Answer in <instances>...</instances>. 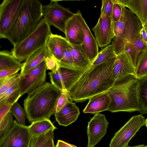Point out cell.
<instances>
[{
	"instance_id": "cell-21",
	"label": "cell",
	"mask_w": 147,
	"mask_h": 147,
	"mask_svg": "<svg viewBox=\"0 0 147 147\" xmlns=\"http://www.w3.org/2000/svg\"><path fill=\"white\" fill-rule=\"evenodd\" d=\"M89 99L83 110L84 113L96 114L108 110L110 98L107 92L94 96Z\"/></svg>"
},
{
	"instance_id": "cell-41",
	"label": "cell",
	"mask_w": 147,
	"mask_h": 147,
	"mask_svg": "<svg viewBox=\"0 0 147 147\" xmlns=\"http://www.w3.org/2000/svg\"><path fill=\"white\" fill-rule=\"evenodd\" d=\"M21 69L0 70V79H1L15 74Z\"/></svg>"
},
{
	"instance_id": "cell-19",
	"label": "cell",
	"mask_w": 147,
	"mask_h": 147,
	"mask_svg": "<svg viewBox=\"0 0 147 147\" xmlns=\"http://www.w3.org/2000/svg\"><path fill=\"white\" fill-rule=\"evenodd\" d=\"M54 114L59 124L67 127L77 120L80 111L75 103L69 100L61 110Z\"/></svg>"
},
{
	"instance_id": "cell-40",
	"label": "cell",
	"mask_w": 147,
	"mask_h": 147,
	"mask_svg": "<svg viewBox=\"0 0 147 147\" xmlns=\"http://www.w3.org/2000/svg\"><path fill=\"white\" fill-rule=\"evenodd\" d=\"M113 5L112 18L113 22H114L118 21L120 19L122 14V5L113 1Z\"/></svg>"
},
{
	"instance_id": "cell-15",
	"label": "cell",
	"mask_w": 147,
	"mask_h": 147,
	"mask_svg": "<svg viewBox=\"0 0 147 147\" xmlns=\"http://www.w3.org/2000/svg\"><path fill=\"white\" fill-rule=\"evenodd\" d=\"M82 15L78 10L66 24L64 34L65 38L71 44L81 45L82 44L84 32L81 21Z\"/></svg>"
},
{
	"instance_id": "cell-23",
	"label": "cell",
	"mask_w": 147,
	"mask_h": 147,
	"mask_svg": "<svg viewBox=\"0 0 147 147\" xmlns=\"http://www.w3.org/2000/svg\"><path fill=\"white\" fill-rule=\"evenodd\" d=\"M68 48L73 57L76 70L86 71L90 65L91 62L87 56L82 45L69 44Z\"/></svg>"
},
{
	"instance_id": "cell-17",
	"label": "cell",
	"mask_w": 147,
	"mask_h": 147,
	"mask_svg": "<svg viewBox=\"0 0 147 147\" xmlns=\"http://www.w3.org/2000/svg\"><path fill=\"white\" fill-rule=\"evenodd\" d=\"M81 21L84 32V40L81 45L92 63L98 53V46L82 15L81 17Z\"/></svg>"
},
{
	"instance_id": "cell-11",
	"label": "cell",
	"mask_w": 147,
	"mask_h": 147,
	"mask_svg": "<svg viewBox=\"0 0 147 147\" xmlns=\"http://www.w3.org/2000/svg\"><path fill=\"white\" fill-rule=\"evenodd\" d=\"M46 69L45 60L26 76L21 77L20 90L21 96L34 91L45 83Z\"/></svg>"
},
{
	"instance_id": "cell-4",
	"label": "cell",
	"mask_w": 147,
	"mask_h": 147,
	"mask_svg": "<svg viewBox=\"0 0 147 147\" xmlns=\"http://www.w3.org/2000/svg\"><path fill=\"white\" fill-rule=\"evenodd\" d=\"M138 79L130 75L117 81L107 92L110 98L108 110L111 112L138 111Z\"/></svg>"
},
{
	"instance_id": "cell-42",
	"label": "cell",
	"mask_w": 147,
	"mask_h": 147,
	"mask_svg": "<svg viewBox=\"0 0 147 147\" xmlns=\"http://www.w3.org/2000/svg\"><path fill=\"white\" fill-rule=\"evenodd\" d=\"M140 37L145 45L147 46V34L143 26H142L140 32Z\"/></svg>"
},
{
	"instance_id": "cell-3",
	"label": "cell",
	"mask_w": 147,
	"mask_h": 147,
	"mask_svg": "<svg viewBox=\"0 0 147 147\" xmlns=\"http://www.w3.org/2000/svg\"><path fill=\"white\" fill-rule=\"evenodd\" d=\"M123 9L124 31L120 36L113 38L111 45L117 56L124 51L128 53L136 69L140 54L146 46L140 37L142 26L134 13L124 6Z\"/></svg>"
},
{
	"instance_id": "cell-45",
	"label": "cell",
	"mask_w": 147,
	"mask_h": 147,
	"mask_svg": "<svg viewBox=\"0 0 147 147\" xmlns=\"http://www.w3.org/2000/svg\"><path fill=\"white\" fill-rule=\"evenodd\" d=\"M126 147H146V146L144 144H140L134 146H128Z\"/></svg>"
},
{
	"instance_id": "cell-18",
	"label": "cell",
	"mask_w": 147,
	"mask_h": 147,
	"mask_svg": "<svg viewBox=\"0 0 147 147\" xmlns=\"http://www.w3.org/2000/svg\"><path fill=\"white\" fill-rule=\"evenodd\" d=\"M69 44L65 37L52 33L46 45L48 53L53 56L59 62Z\"/></svg>"
},
{
	"instance_id": "cell-47",
	"label": "cell",
	"mask_w": 147,
	"mask_h": 147,
	"mask_svg": "<svg viewBox=\"0 0 147 147\" xmlns=\"http://www.w3.org/2000/svg\"><path fill=\"white\" fill-rule=\"evenodd\" d=\"M145 125H146L147 128V118L146 119H145Z\"/></svg>"
},
{
	"instance_id": "cell-36",
	"label": "cell",
	"mask_w": 147,
	"mask_h": 147,
	"mask_svg": "<svg viewBox=\"0 0 147 147\" xmlns=\"http://www.w3.org/2000/svg\"><path fill=\"white\" fill-rule=\"evenodd\" d=\"M21 78L10 86L2 95L0 96V106L2 105L14 92L20 88Z\"/></svg>"
},
{
	"instance_id": "cell-33",
	"label": "cell",
	"mask_w": 147,
	"mask_h": 147,
	"mask_svg": "<svg viewBox=\"0 0 147 147\" xmlns=\"http://www.w3.org/2000/svg\"><path fill=\"white\" fill-rule=\"evenodd\" d=\"M59 63L60 67L77 70L75 67L73 57L68 47Z\"/></svg>"
},
{
	"instance_id": "cell-37",
	"label": "cell",
	"mask_w": 147,
	"mask_h": 147,
	"mask_svg": "<svg viewBox=\"0 0 147 147\" xmlns=\"http://www.w3.org/2000/svg\"><path fill=\"white\" fill-rule=\"evenodd\" d=\"M113 5L112 0H102L100 16L112 18Z\"/></svg>"
},
{
	"instance_id": "cell-27",
	"label": "cell",
	"mask_w": 147,
	"mask_h": 147,
	"mask_svg": "<svg viewBox=\"0 0 147 147\" xmlns=\"http://www.w3.org/2000/svg\"><path fill=\"white\" fill-rule=\"evenodd\" d=\"M117 56L112 45H109L101 48L91 65L92 66H96Z\"/></svg>"
},
{
	"instance_id": "cell-43",
	"label": "cell",
	"mask_w": 147,
	"mask_h": 147,
	"mask_svg": "<svg viewBox=\"0 0 147 147\" xmlns=\"http://www.w3.org/2000/svg\"><path fill=\"white\" fill-rule=\"evenodd\" d=\"M55 147H77L61 140H58Z\"/></svg>"
},
{
	"instance_id": "cell-2",
	"label": "cell",
	"mask_w": 147,
	"mask_h": 147,
	"mask_svg": "<svg viewBox=\"0 0 147 147\" xmlns=\"http://www.w3.org/2000/svg\"><path fill=\"white\" fill-rule=\"evenodd\" d=\"M62 91L51 83L42 86L28 94L24 101L26 116L31 123L49 119L55 113V107Z\"/></svg>"
},
{
	"instance_id": "cell-29",
	"label": "cell",
	"mask_w": 147,
	"mask_h": 147,
	"mask_svg": "<svg viewBox=\"0 0 147 147\" xmlns=\"http://www.w3.org/2000/svg\"><path fill=\"white\" fill-rule=\"evenodd\" d=\"M21 96L20 88L12 94L4 104L0 106V122L9 112L12 106L17 102Z\"/></svg>"
},
{
	"instance_id": "cell-39",
	"label": "cell",
	"mask_w": 147,
	"mask_h": 147,
	"mask_svg": "<svg viewBox=\"0 0 147 147\" xmlns=\"http://www.w3.org/2000/svg\"><path fill=\"white\" fill-rule=\"evenodd\" d=\"M69 98L67 92H62L61 94L57 101L55 110V113L61 110L67 102Z\"/></svg>"
},
{
	"instance_id": "cell-25",
	"label": "cell",
	"mask_w": 147,
	"mask_h": 147,
	"mask_svg": "<svg viewBox=\"0 0 147 147\" xmlns=\"http://www.w3.org/2000/svg\"><path fill=\"white\" fill-rule=\"evenodd\" d=\"M22 64L16 58L12 53L8 51H0V70L21 69Z\"/></svg>"
},
{
	"instance_id": "cell-31",
	"label": "cell",
	"mask_w": 147,
	"mask_h": 147,
	"mask_svg": "<svg viewBox=\"0 0 147 147\" xmlns=\"http://www.w3.org/2000/svg\"><path fill=\"white\" fill-rule=\"evenodd\" d=\"M10 112L16 118L20 124L26 125V115L23 108L17 102L15 103L10 109Z\"/></svg>"
},
{
	"instance_id": "cell-6",
	"label": "cell",
	"mask_w": 147,
	"mask_h": 147,
	"mask_svg": "<svg viewBox=\"0 0 147 147\" xmlns=\"http://www.w3.org/2000/svg\"><path fill=\"white\" fill-rule=\"evenodd\" d=\"M50 26L42 18L34 31L20 42L13 46L11 52L13 56L21 62L45 47L52 33Z\"/></svg>"
},
{
	"instance_id": "cell-24",
	"label": "cell",
	"mask_w": 147,
	"mask_h": 147,
	"mask_svg": "<svg viewBox=\"0 0 147 147\" xmlns=\"http://www.w3.org/2000/svg\"><path fill=\"white\" fill-rule=\"evenodd\" d=\"M138 111L147 113V75L138 79L137 87Z\"/></svg>"
},
{
	"instance_id": "cell-16",
	"label": "cell",
	"mask_w": 147,
	"mask_h": 147,
	"mask_svg": "<svg viewBox=\"0 0 147 147\" xmlns=\"http://www.w3.org/2000/svg\"><path fill=\"white\" fill-rule=\"evenodd\" d=\"M135 68L128 53L124 51L117 56L113 70L115 81L130 75L135 74Z\"/></svg>"
},
{
	"instance_id": "cell-13",
	"label": "cell",
	"mask_w": 147,
	"mask_h": 147,
	"mask_svg": "<svg viewBox=\"0 0 147 147\" xmlns=\"http://www.w3.org/2000/svg\"><path fill=\"white\" fill-rule=\"evenodd\" d=\"M109 123L103 114L97 113L88 122L87 147H94L105 136Z\"/></svg>"
},
{
	"instance_id": "cell-5",
	"label": "cell",
	"mask_w": 147,
	"mask_h": 147,
	"mask_svg": "<svg viewBox=\"0 0 147 147\" xmlns=\"http://www.w3.org/2000/svg\"><path fill=\"white\" fill-rule=\"evenodd\" d=\"M42 6L38 0H25L7 38L13 46L20 42L36 28L42 19Z\"/></svg>"
},
{
	"instance_id": "cell-35",
	"label": "cell",
	"mask_w": 147,
	"mask_h": 147,
	"mask_svg": "<svg viewBox=\"0 0 147 147\" xmlns=\"http://www.w3.org/2000/svg\"><path fill=\"white\" fill-rule=\"evenodd\" d=\"M122 14L120 19L117 22H113L114 36L113 38H117L123 33L125 28V22L124 13V6H122Z\"/></svg>"
},
{
	"instance_id": "cell-30",
	"label": "cell",
	"mask_w": 147,
	"mask_h": 147,
	"mask_svg": "<svg viewBox=\"0 0 147 147\" xmlns=\"http://www.w3.org/2000/svg\"><path fill=\"white\" fill-rule=\"evenodd\" d=\"M54 129L41 135L32 137L28 147H44L49 139L54 136Z\"/></svg>"
},
{
	"instance_id": "cell-12",
	"label": "cell",
	"mask_w": 147,
	"mask_h": 147,
	"mask_svg": "<svg viewBox=\"0 0 147 147\" xmlns=\"http://www.w3.org/2000/svg\"><path fill=\"white\" fill-rule=\"evenodd\" d=\"M84 71L60 67L49 74L51 84L62 92H67Z\"/></svg>"
},
{
	"instance_id": "cell-1",
	"label": "cell",
	"mask_w": 147,
	"mask_h": 147,
	"mask_svg": "<svg viewBox=\"0 0 147 147\" xmlns=\"http://www.w3.org/2000/svg\"><path fill=\"white\" fill-rule=\"evenodd\" d=\"M116 57L95 66L90 65L68 91L69 99L82 102L107 92L115 82L113 70Z\"/></svg>"
},
{
	"instance_id": "cell-34",
	"label": "cell",
	"mask_w": 147,
	"mask_h": 147,
	"mask_svg": "<svg viewBox=\"0 0 147 147\" xmlns=\"http://www.w3.org/2000/svg\"><path fill=\"white\" fill-rule=\"evenodd\" d=\"M13 121V115L9 111L0 122V138L6 134L9 130Z\"/></svg>"
},
{
	"instance_id": "cell-8",
	"label": "cell",
	"mask_w": 147,
	"mask_h": 147,
	"mask_svg": "<svg viewBox=\"0 0 147 147\" xmlns=\"http://www.w3.org/2000/svg\"><path fill=\"white\" fill-rule=\"evenodd\" d=\"M25 0H4L0 5V38L7 39Z\"/></svg>"
},
{
	"instance_id": "cell-44",
	"label": "cell",
	"mask_w": 147,
	"mask_h": 147,
	"mask_svg": "<svg viewBox=\"0 0 147 147\" xmlns=\"http://www.w3.org/2000/svg\"><path fill=\"white\" fill-rule=\"evenodd\" d=\"M53 139L54 136L51 138L44 147H55Z\"/></svg>"
},
{
	"instance_id": "cell-10",
	"label": "cell",
	"mask_w": 147,
	"mask_h": 147,
	"mask_svg": "<svg viewBox=\"0 0 147 147\" xmlns=\"http://www.w3.org/2000/svg\"><path fill=\"white\" fill-rule=\"evenodd\" d=\"M31 137L28 126L14 120L9 130L0 138V147H28Z\"/></svg>"
},
{
	"instance_id": "cell-28",
	"label": "cell",
	"mask_w": 147,
	"mask_h": 147,
	"mask_svg": "<svg viewBox=\"0 0 147 147\" xmlns=\"http://www.w3.org/2000/svg\"><path fill=\"white\" fill-rule=\"evenodd\" d=\"M147 75V46L142 50L139 58L135 76L138 79Z\"/></svg>"
},
{
	"instance_id": "cell-22",
	"label": "cell",
	"mask_w": 147,
	"mask_h": 147,
	"mask_svg": "<svg viewBox=\"0 0 147 147\" xmlns=\"http://www.w3.org/2000/svg\"><path fill=\"white\" fill-rule=\"evenodd\" d=\"M48 55L46 46L33 53L22 64L20 73L21 77L26 76L34 69L45 60Z\"/></svg>"
},
{
	"instance_id": "cell-14",
	"label": "cell",
	"mask_w": 147,
	"mask_h": 147,
	"mask_svg": "<svg viewBox=\"0 0 147 147\" xmlns=\"http://www.w3.org/2000/svg\"><path fill=\"white\" fill-rule=\"evenodd\" d=\"M92 30L99 47H104L109 45L114 36L112 18L100 16L97 24Z\"/></svg>"
},
{
	"instance_id": "cell-32",
	"label": "cell",
	"mask_w": 147,
	"mask_h": 147,
	"mask_svg": "<svg viewBox=\"0 0 147 147\" xmlns=\"http://www.w3.org/2000/svg\"><path fill=\"white\" fill-rule=\"evenodd\" d=\"M21 78L20 73H16L0 79V96L3 94L13 84Z\"/></svg>"
},
{
	"instance_id": "cell-9",
	"label": "cell",
	"mask_w": 147,
	"mask_h": 147,
	"mask_svg": "<svg viewBox=\"0 0 147 147\" xmlns=\"http://www.w3.org/2000/svg\"><path fill=\"white\" fill-rule=\"evenodd\" d=\"M145 119L141 115L131 117L115 134L109 147H126L141 127L145 125Z\"/></svg>"
},
{
	"instance_id": "cell-38",
	"label": "cell",
	"mask_w": 147,
	"mask_h": 147,
	"mask_svg": "<svg viewBox=\"0 0 147 147\" xmlns=\"http://www.w3.org/2000/svg\"><path fill=\"white\" fill-rule=\"evenodd\" d=\"M47 69L55 72L60 67L59 61L53 56L48 53L45 60Z\"/></svg>"
},
{
	"instance_id": "cell-26",
	"label": "cell",
	"mask_w": 147,
	"mask_h": 147,
	"mask_svg": "<svg viewBox=\"0 0 147 147\" xmlns=\"http://www.w3.org/2000/svg\"><path fill=\"white\" fill-rule=\"evenodd\" d=\"M28 129L32 137L41 135L52 129L55 130L57 128L49 119H44L32 123L28 126Z\"/></svg>"
},
{
	"instance_id": "cell-46",
	"label": "cell",
	"mask_w": 147,
	"mask_h": 147,
	"mask_svg": "<svg viewBox=\"0 0 147 147\" xmlns=\"http://www.w3.org/2000/svg\"><path fill=\"white\" fill-rule=\"evenodd\" d=\"M143 26H144L145 31L147 34V19L145 25Z\"/></svg>"
},
{
	"instance_id": "cell-7",
	"label": "cell",
	"mask_w": 147,
	"mask_h": 147,
	"mask_svg": "<svg viewBox=\"0 0 147 147\" xmlns=\"http://www.w3.org/2000/svg\"><path fill=\"white\" fill-rule=\"evenodd\" d=\"M58 1L51 0L49 4L43 5L42 16L50 25L54 26L64 33L67 22L75 13L59 4Z\"/></svg>"
},
{
	"instance_id": "cell-20",
	"label": "cell",
	"mask_w": 147,
	"mask_h": 147,
	"mask_svg": "<svg viewBox=\"0 0 147 147\" xmlns=\"http://www.w3.org/2000/svg\"><path fill=\"white\" fill-rule=\"evenodd\" d=\"M126 7L138 17L144 26L147 19V0H113Z\"/></svg>"
},
{
	"instance_id": "cell-48",
	"label": "cell",
	"mask_w": 147,
	"mask_h": 147,
	"mask_svg": "<svg viewBox=\"0 0 147 147\" xmlns=\"http://www.w3.org/2000/svg\"><path fill=\"white\" fill-rule=\"evenodd\" d=\"M146 147H147V145H146Z\"/></svg>"
}]
</instances>
